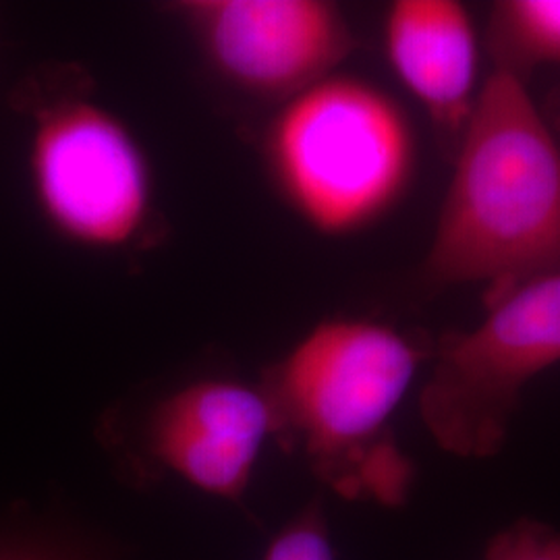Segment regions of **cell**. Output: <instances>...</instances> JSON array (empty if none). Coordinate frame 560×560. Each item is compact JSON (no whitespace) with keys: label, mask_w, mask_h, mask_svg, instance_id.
<instances>
[{"label":"cell","mask_w":560,"mask_h":560,"mask_svg":"<svg viewBox=\"0 0 560 560\" xmlns=\"http://www.w3.org/2000/svg\"><path fill=\"white\" fill-rule=\"evenodd\" d=\"M559 272V141L527 81L494 69L457 141L425 277L439 287L480 282L492 300Z\"/></svg>","instance_id":"obj_1"},{"label":"cell","mask_w":560,"mask_h":560,"mask_svg":"<svg viewBox=\"0 0 560 560\" xmlns=\"http://www.w3.org/2000/svg\"><path fill=\"white\" fill-rule=\"evenodd\" d=\"M428 355L430 349L384 322L316 324L264 378L277 436L300 446L342 499L402 506L416 469L390 420Z\"/></svg>","instance_id":"obj_2"},{"label":"cell","mask_w":560,"mask_h":560,"mask_svg":"<svg viewBox=\"0 0 560 560\" xmlns=\"http://www.w3.org/2000/svg\"><path fill=\"white\" fill-rule=\"evenodd\" d=\"M266 159L301 221L324 237H347L386 219L407 196L418 138L388 92L337 71L282 102Z\"/></svg>","instance_id":"obj_3"},{"label":"cell","mask_w":560,"mask_h":560,"mask_svg":"<svg viewBox=\"0 0 560 560\" xmlns=\"http://www.w3.org/2000/svg\"><path fill=\"white\" fill-rule=\"evenodd\" d=\"M421 420L460 459L501 453L527 384L560 363V272L488 300L486 316L432 351Z\"/></svg>","instance_id":"obj_4"},{"label":"cell","mask_w":560,"mask_h":560,"mask_svg":"<svg viewBox=\"0 0 560 560\" xmlns=\"http://www.w3.org/2000/svg\"><path fill=\"white\" fill-rule=\"evenodd\" d=\"M20 98L32 119L30 180L44 221L88 249L140 240L152 212V175L129 127L101 104L44 81H30Z\"/></svg>","instance_id":"obj_5"},{"label":"cell","mask_w":560,"mask_h":560,"mask_svg":"<svg viewBox=\"0 0 560 560\" xmlns=\"http://www.w3.org/2000/svg\"><path fill=\"white\" fill-rule=\"evenodd\" d=\"M224 80L287 102L337 73L355 46L342 11L324 0H191L177 7Z\"/></svg>","instance_id":"obj_6"},{"label":"cell","mask_w":560,"mask_h":560,"mask_svg":"<svg viewBox=\"0 0 560 560\" xmlns=\"http://www.w3.org/2000/svg\"><path fill=\"white\" fill-rule=\"evenodd\" d=\"M277 413L264 386L200 381L156 407L148 442L173 474L206 494L237 501L260 451L277 436Z\"/></svg>","instance_id":"obj_7"},{"label":"cell","mask_w":560,"mask_h":560,"mask_svg":"<svg viewBox=\"0 0 560 560\" xmlns=\"http://www.w3.org/2000/svg\"><path fill=\"white\" fill-rule=\"evenodd\" d=\"M384 50L405 90L444 133L459 140L480 96V42L457 0H397L386 11Z\"/></svg>","instance_id":"obj_8"},{"label":"cell","mask_w":560,"mask_h":560,"mask_svg":"<svg viewBox=\"0 0 560 560\" xmlns=\"http://www.w3.org/2000/svg\"><path fill=\"white\" fill-rule=\"evenodd\" d=\"M488 50L494 69L527 81L560 65V0H502L490 11Z\"/></svg>","instance_id":"obj_9"},{"label":"cell","mask_w":560,"mask_h":560,"mask_svg":"<svg viewBox=\"0 0 560 560\" xmlns=\"http://www.w3.org/2000/svg\"><path fill=\"white\" fill-rule=\"evenodd\" d=\"M264 560H335L320 506H307L272 540Z\"/></svg>","instance_id":"obj_10"},{"label":"cell","mask_w":560,"mask_h":560,"mask_svg":"<svg viewBox=\"0 0 560 560\" xmlns=\"http://www.w3.org/2000/svg\"><path fill=\"white\" fill-rule=\"evenodd\" d=\"M486 560H560V532L538 521H520L490 541Z\"/></svg>","instance_id":"obj_11"},{"label":"cell","mask_w":560,"mask_h":560,"mask_svg":"<svg viewBox=\"0 0 560 560\" xmlns=\"http://www.w3.org/2000/svg\"><path fill=\"white\" fill-rule=\"evenodd\" d=\"M0 560H55L38 544L0 529Z\"/></svg>","instance_id":"obj_12"}]
</instances>
